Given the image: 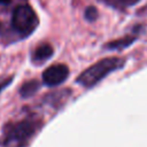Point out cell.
Instances as JSON below:
<instances>
[{
    "mask_svg": "<svg viewBox=\"0 0 147 147\" xmlns=\"http://www.w3.org/2000/svg\"><path fill=\"white\" fill-rule=\"evenodd\" d=\"M10 82H11V79H8V80H7V82H6V83H5V82H3V83H2V84H0V92H1V91H2V90H3V87H6V86H7V85H8V84H9V83H10Z\"/></svg>",
    "mask_w": 147,
    "mask_h": 147,
    "instance_id": "obj_10",
    "label": "cell"
},
{
    "mask_svg": "<svg viewBox=\"0 0 147 147\" xmlns=\"http://www.w3.org/2000/svg\"><path fill=\"white\" fill-rule=\"evenodd\" d=\"M134 40H136V37H133V36L124 37V38H121V39H117V40L109 42L106 47L109 49H122V48L130 46L132 42H134Z\"/></svg>",
    "mask_w": 147,
    "mask_h": 147,
    "instance_id": "obj_7",
    "label": "cell"
},
{
    "mask_svg": "<svg viewBox=\"0 0 147 147\" xmlns=\"http://www.w3.org/2000/svg\"><path fill=\"white\" fill-rule=\"evenodd\" d=\"M52 55H53V47L49 44L39 45L33 52L32 62L36 64H41L46 62L49 57H52Z\"/></svg>",
    "mask_w": 147,
    "mask_h": 147,
    "instance_id": "obj_5",
    "label": "cell"
},
{
    "mask_svg": "<svg viewBox=\"0 0 147 147\" xmlns=\"http://www.w3.org/2000/svg\"><path fill=\"white\" fill-rule=\"evenodd\" d=\"M38 90H39V82H37V80H28L21 86L20 94H21L22 98H30Z\"/></svg>",
    "mask_w": 147,
    "mask_h": 147,
    "instance_id": "obj_6",
    "label": "cell"
},
{
    "mask_svg": "<svg viewBox=\"0 0 147 147\" xmlns=\"http://www.w3.org/2000/svg\"><path fill=\"white\" fill-rule=\"evenodd\" d=\"M124 65V61L118 57H107L94 63L86 70H84L78 77L77 83L86 88H91L111 72L121 69Z\"/></svg>",
    "mask_w": 147,
    "mask_h": 147,
    "instance_id": "obj_2",
    "label": "cell"
},
{
    "mask_svg": "<svg viewBox=\"0 0 147 147\" xmlns=\"http://www.w3.org/2000/svg\"><path fill=\"white\" fill-rule=\"evenodd\" d=\"M9 2H10V0H0V5H7Z\"/></svg>",
    "mask_w": 147,
    "mask_h": 147,
    "instance_id": "obj_11",
    "label": "cell"
},
{
    "mask_svg": "<svg viewBox=\"0 0 147 147\" xmlns=\"http://www.w3.org/2000/svg\"><path fill=\"white\" fill-rule=\"evenodd\" d=\"M69 76V69L65 64H53L42 72V82L47 86H57Z\"/></svg>",
    "mask_w": 147,
    "mask_h": 147,
    "instance_id": "obj_4",
    "label": "cell"
},
{
    "mask_svg": "<svg viewBox=\"0 0 147 147\" xmlns=\"http://www.w3.org/2000/svg\"><path fill=\"white\" fill-rule=\"evenodd\" d=\"M98 16V11H96V8L93 7V6H90L86 8L85 10V18L87 21H94Z\"/></svg>",
    "mask_w": 147,
    "mask_h": 147,
    "instance_id": "obj_8",
    "label": "cell"
},
{
    "mask_svg": "<svg viewBox=\"0 0 147 147\" xmlns=\"http://www.w3.org/2000/svg\"><path fill=\"white\" fill-rule=\"evenodd\" d=\"M110 1L115 5H119V6H123V7H130V6H133V5L138 3L140 0H110Z\"/></svg>",
    "mask_w": 147,
    "mask_h": 147,
    "instance_id": "obj_9",
    "label": "cell"
},
{
    "mask_svg": "<svg viewBox=\"0 0 147 147\" xmlns=\"http://www.w3.org/2000/svg\"><path fill=\"white\" fill-rule=\"evenodd\" d=\"M40 126V121L34 118H25L9 124L3 130L2 145L5 147H24Z\"/></svg>",
    "mask_w": 147,
    "mask_h": 147,
    "instance_id": "obj_1",
    "label": "cell"
},
{
    "mask_svg": "<svg viewBox=\"0 0 147 147\" xmlns=\"http://www.w3.org/2000/svg\"><path fill=\"white\" fill-rule=\"evenodd\" d=\"M11 25L22 36L31 34L38 25V17L34 10L28 5H18L11 15Z\"/></svg>",
    "mask_w": 147,
    "mask_h": 147,
    "instance_id": "obj_3",
    "label": "cell"
}]
</instances>
